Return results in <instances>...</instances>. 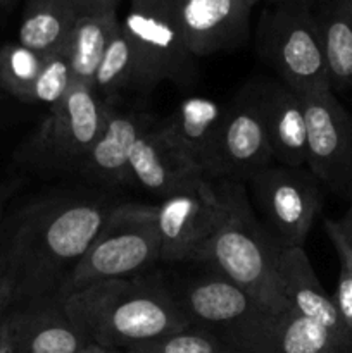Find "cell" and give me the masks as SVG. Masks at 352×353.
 <instances>
[{
	"instance_id": "836d02e7",
	"label": "cell",
	"mask_w": 352,
	"mask_h": 353,
	"mask_svg": "<svg viewBox=\"0 0 352 353\" xmlns=\"http://www.w3.org/2000/svg\"><path fill=\"white\" fill-rule=\"evenodd\" d=\"M10 309H12V302L7 299H0V319H2V317L6 316Z\"/></svg>"
},
{
	"instance_id": "d6986e66",
	"label": "cell",
	"mask_w": 352,
	"mask_h": 353,
	"mask_svg": "<svg viewBox=\"0 0 352 353\" xmlns=\"http://www.w3.org/2000/svg\"><path fill=\"white\" fill-rule=\"evenodd\" d=\"M278 281L283 296L295 312L328 331L345 350H352V338L335 307L333 296L324 292L304 247L280 252Z\"/></svg>"
},
{
	"instance_id": "e0dca14e",
	"label": "cell",
	"mask_w": 352,
	"mask_h": 353,
	"mask_svg": "<svg viewBox=\"0 0 352 353\" xmlns=\"http://www.w3.org/2000/svg\"><path fill=\"white\" fill-rule=\"evenodd\" d=\"M155 123L154 117L138 110L109 105L99 137L76 171L83 181L100 188L130 186V154L135 141Z\"/></svg>"
},
{
	"instance_id": "e575fe53",
	"label": "cell",
	"mask_w": 352,
	"mask_h": 353,
	"mask_svg": "<svg viewBox=\"0 0 352 353\" xmlns=\"http://www.w3.org/2000/svg\"><path fill=\"white\" fill-rule=\"evenodd\" d=\"M14 3H16V0H0V6L6 7V9H9V7H12Z\"/></svg>"
},
{
	"instance_id": "5bb4252c",
	"label": "cell",
	"mask_w": 352,
	"mask_h": 353,
	"mask_svg": "<svg viewBox=\"0 0 352 353\" xmlns=\"http://www.w3.org/2000/svg\"><path fill=\"white\" fill-rule=\"evenodd\" d=\"M245 88L262 121L275 164L304 168L307 130L300 95L278 78L252 79Z\"/></svg>"
},
{
	"instance_id": "30bf717a",
	"label": "cell",
	"mask_w": 352,
	"mask_h": 353,
	"mask_svg": "<svg viewBox=\"0 0 352 353\" xmlns=\"http://www.w3.org/2000/svg\"><path fill=\"white\" fill-rule=\"evenodd\" d=\"M306 114V168L324 190L352 205V116L335 92L300 95Z\"/></svg>"
},
{
	"instance_id": "2e32d148",
	"label": "cell",
	"mask_w": 352,
	"mask_h": 353,
	"mask_svg": "<svg viewBox=\"0 0 352 353\" xmlns=\"http://www.w3.org/2000/svg\"><path fill=\"white\" fill-rule=\"evenodd\" d=\"M128 165L130 186L162 200L206 178L202 169L169 140L157 121L135 141Z\"/></svg>"
},
{
	"instance_id": "8fae6325",
	"label": "cell",
	"mask_w": 352,
	"mask_h": 353,
	"mask_svg": "<svg viewBox=\"0 0 352 353\" xmlns=\"http://www.w3.org/2000/svg\"><path fill=\"white\" fill-rule=\"evenodd\" d=\"M275 164L262 121L248 90L242 88L226 103L223 124L206 169V178L245 183Z\"/></svg>"
},
{
	"instance_id": "5b68a950",
	"label": "cell",
	"mask_w": 352,
	"mask_h": 353,
	"mask_svg": "<svg viewBox=\"0 0 352 353\" xmlns=\"http://www.w3.org/2000/svg\"><path fill=\"white\" fill-rule=\"evenodd\" d=\"M161 261L154 205L119 202L99 236L66 278L59 296L107 279L145 274Z\"/></svg>"
},
{
	"instance_id": "f35d334b",
	"label": "cell",
	"mask_w": 352,
	"mask_h": 353,
	"mask_svg": "<svg viewBox=\"0 0 352 353\" xmlns=\"http://www.w3.org/2000/svg\"><path fill=\"white\" fill-rule=\"evenodd\" d=\"M351 353H352V352H351Z\"/></svg>"
},
{
	"instance_id": "52a82bcc",
	"label": "cell",
	"mask_w": 352,
	"mask_h": 353,
	"mask_svg": "<svg viewBox=\"0 0 352 353\" xmlns=\"http://www.w3.org/2000/svg\"><path fill=\"white\" fill-rule=\"evenodd\" d=\"M247 195L242 183L202 178L154 205L161 261L197 262L202 248L224 226Z\"/></svg>"
},
{
	"instance_id": "7c38bea8",
	"label": "cell",
	"mask_w": 352,
	"mask_h": 353,
	"mask_svg": "<svg viewBox=\"0 0 352 353\" xmlns=\"http://www.w3.org/2000/svg\"><path fill=\"white\" fill-rule=\"evenodd\" d=\"M169 288L190 326L209 330L221 338L262 310L248 293L209 265L199 274L169 283Z\"/></svg>"
},
{
	"instance_id": "3957f363",
	"label": "cell",
	"mask_w": 352,
	"mask_h": 353,
	"mask_svg": "<svg viewBox=\"0 0 352 353\" xmlns=\"http://www.w3.org/2000/svg\"><path fill=\"white\" fill-rule=\"evenodd\" d=\"M280 248L259 223L248 195L197 257L240 286L262 309L280 312L290 305L278 281Z\"/></svg>"
},
{
	"instance_id": "7402d4cb",
	"label": "cell",
	"mask_w": 352,
	"mask_h": 353,
	"mask_svg": "<svg viewBox=\"0 0 352 353\" xmlns=\"http://www.w3.org/2000/svg\"><path fill=\"white\" fill-rule=\"evenodd\" d=\"M316 19L331 92L352 90V0H326Z\"/></svg>"
},
{
	"instance_id": "f1b7e54d",
	"label": "cell",
	"mask_w": 352,
	"mask_h": 353,
	"mask_svg": "<svg viewBox=\"0 0 352 353\" xmlns=\"http://www.w3.org/2000/svg\"><path fill=\"white\" fill-rule=\"evenodd\" d=\"M121 0H72L78 16H107L116 12Z\"/></svg>"
},
{
	"instance_id": "603a6c76",
	"label": "cell",
	"mask_w": 352,
	"mask_h": 353,
	"mask_svg": "<svg viewBox=\"0 0 352 353\" xmlns=\"http://www.w3.org/2000/svg\"><path fill=\"white\" fill-rule=\"evenodd\" d=\"M119 21L117 12L107 16H78L64 45L72 85L92 88L97 69L106 54L110 37L119 26Z\"/></svg>"
},
{
	"instance_id": "4fadbf2b",
	"label": "cell",
	"mask_w": 352,
	"mask_h": 353,
	"mask_svg": "<svg viewBox=\"0 0 352 353\" xmlns=\"http://www.w3.org/2000/svg\"><path fill=\"white\" fill-rule=\"evenodd\" d=\"M242 353H351L328 331L286 307L259 310L252 319L223 338Z\"/></svg>"
},
{
	"instance_id": "d6a6232c",
	"label": "cell",
	"mask_w": 352,
	"mask_h": 353,
	"mask_svg": "<svg viewBox=\"0 0 352 353\" xmlns=\"http://www.w3.org/2000/svg\"><path fill=\"white\" fill-rule=\"evenodd\" d=\"M264 2H268V6H275V3H295V6H304L313 9L316 0H264Z\"/></svg>"
},
{
	"instance_id": "4dcf8cb0",
	"label": "cell",
	"mask_w": 352,
	"mask_h": 353,
	"mask_svg": "<svg viewBox=\"0 0 352 353\" xmlns=\"http://www.w3.org/2000/svg\"><path fill=\"white\" fill-rule=\"evenodd\" d=\"M16 188L17 183H0V224H2L3 219V207H6L7 200L10 199Z\"/></svg>"
},
{
	"instance_id": "8d00e7d4",
	"label": "cell",
	"mask_w": 352,
	"mask_h": 353,
	"mask_svg": "<svg viewBox=\"0 0 352 353\" xmlns=\"http://www.w3.org/2000/svg\"><path fill=\"white\" fill-rule=\"evenodd\" d=\"M351 217H352V212H351Z\"/></svg>"
},
{
	"instance_id": "f546056e",
	"label": "cell",
	"mask_w": 352,
	"mask_h": 353,
	"mask_svg": "<svg viewBox=\"0 0 352 353\" xmlns=\"http://www.w3.org/2000/svg\"><path fill=\"white\" fill-rule=\"evenodd\" d=\"M0 353H14L12 333H10V324L7 314L0 319Z\"/></svg>"
},
{
	"instance_id": "83f0119b",
	"label": "cell",
	"mask_w": 352,
	"mask_h": 353,
	"mask_svg": "<svg viewBox=\"0 0 352 353\" xmlns=\"http://www.w3.org/2000/svg\"><path fill=\"white\" fill-rule=\"evenodd\" d=\"M324 230H326L328 238L331 240V245H333L338 261H340L333 302L352 338V240L345 233L340 223L326 219L324 221Z\"/></svg>"
},
{
	"instance_id": "7a4b0ae2",
	"label": "cell",
	"mask_w": 352,
	"mask_h": 353,
	"mask_svg": "<svg viewBox=\"0 0 352 353\" xmlns=\"http://www.w3.org/2000/svg\"><path fill=\"white\" fill-rule=\"evenodd\" d=\"M61 302L90 343L121 352L190 326L169 283L148 272L93 283L62 296Z\"/></svg>"
},
{
	"instance_id": "ffe728a7",
	"label": "cell",
	"mask_w": 352,
	"mask_h": 353,
	"mask_svg": "<svg viewBox=\"0 0 352 353\" xmlns=\"http://www.w3.org/2000/svg\"><path fill=\"white\" fill-rule=\"evenodd\" d=\"M226 105L206 97H190L183 100L171 116L161 121V128L169 140L192 159L206 176Z\"/></svg>"
},
{
	"instance_id": "277c9868",
	"label": "cell",
	"mask_w": 352,
	"mask_h": 353,
	"mask_svg": "<svg viewBox=\"0 0 352 353\" xmlns=\"http://www.w3.org/2000/svg\"><path fill=\"white\" fill-rule=\"evenodd\" d=\"M259 59L297 95L331 90L321 31L313 9L295 3L268 6L255 33Z\"/></svg>"
},
{
	"instance_id": "1f68e13d",
	"label": "cell",
	"mask_w": 352,
	"mask_h": 353,
	"mask_svg": "<svg viewBox=\"0 0 352 353\" xmlns=\"http://www.w3.org/2000/svg\"><path fill=\"white\" fill-rule=\"evenodd\" d=\"M79 353H123V352L116 350V348L102 347V345H97V343H88Z\"/></svg>"
},
{
	"instance_id": "d590c367",
	"label": "cell",
	"mask_w": 352,
	"mask_h": 353,
	"mask_svg": "<svg viewBox=\"0 0 352 353\" xmlns=\"http://www.w3.org/2000/svg\"><path fill=\"white\" fill-rule=\"evenodd\" d=\"M245 2H247V3H251V6L254 7L255 3H259V2H261V0H245Z\"/></svg>"
},
{
	"instance_id": "9a60e30c",
	"label": "cell",
	"mask_w": 352,
	"mask_h": 353,
	"mask_svg": "<svg viewBox=\"0 0 352 353\" xmlns=\"http://www.w3.org/2000/svg\"><path fill=\"white\" fill-rule=\"evenodd\" d=\"M178 9L183 40L195 59L247 43L252 6L245 0H178Z\"/></svg>"
},
{
	"instance_id": "9c48e42d",
	"label": "cell",
	"mask_w": 352,
	"mask_h": 353,
	"mask_svg": "<svg viewBox=\"0 0 352 353\" xmlns=\"http://www.w3.org/2000/svg\"><path fill=\"white\" fill-rule=\"evenodd\" d=\"M121 28L137 55L141 93L164 81H192L195 57L183 40L178 0H130Z\"/></svg>"
},
{
	"instance_id": "cb8c5ba5",
	"label": "cell",
	"mask_w": 352,
	"mask_h": 353,
	"mask_svg": "<svg viewBox=\"0 0 352 353\" xmlns=\"http://www.w3.org/2000/svg\"><path fill=\"white\" fill-rule=\"evenodd\" d=\"M92 90L106 105H116V99L123 92L133 90L141 93L140 68L137 55L123 28H116L110 37L107 50L100 61L99 69L93 78Z\"/></svg>"
},
{
	"instance_id": "d4e9b609",
	"label": "cell",
	"mask_w": 352,
	"mask_h": 353,
	"mask_svg": "<svg viewBox=\"0 0 352 353\" xmlns=\"http://www.w3.org/2000/svg\"><path fill=\"white\" fill-rule=\"evenodd\" d=\"M45 55L23 47L19 41L0 47V88L26 103L43 65Z\"/></svg>"
},
{
	"instance_id": "74e56055",
	"label": "cell",
	"mask_w": 352,
	"mask_h": 353,
	"mask_svg": "<svg viewBox=\"0 0 352 353\" xmlns=\"http://www.w3.org/2000/svg\"><path fill=\"white\" fill-rule=\"evenodd\" d=\"M351 240H352V238H351Z\"/></svg>"
},
{
	"instance_id": "4316f807",
	"label": "cell",
	"mask_w": 352,
	"mask_h": 353,
	"mask_svg": "<svg viewBox=\"0 0 352 353\" xmlns=\"http://www.w3.org/2000/svg\"><path fill=\"white\" fill-rule=\"evenodd\" d=\"M71 86V68H69L68 57H66L64 48H62L54 54L45 55L40 74H38L33 88H31L26 103H40L47 109H52L68 95Z\"/></svg>"
},
{
	"instance_id": "484cf974",
	"label": "cell",
	"mask_w": 352,
	"mask_h": 353,
	"mask_svg": "<svg viewBox=\"0 0 352 353\" xmlns=\"http://www.w3.org/2000/svg\"><path fill=\"white\" fill-rule=\"evenodd\" d=\"M123 353H242L209 330L188 326L164 338L138 345Z\"/></svg>"
},
{
	"instance_id": "ac0fdd59",
	"label": "cell",
	"mask_w": 352,
	"mask_h": 353,
	"mask_svg": "<svg viewBox=\"0 0 352 353\" xmlns=\"http://www.w3.org/2000/svg\"><path fill=\"white\" fill-rule=\"evenodd\" d=\"M14 353H79L90 343L59 296L31 300L7 312Z\"/></svg>"
},
{
	"instance_id": "ba28073f",
	"label": "cell",
	"mask_w": 352,
	"mask_h": 353,
	"mask_svg": "<svg viewBox=\"0 0 352 353\" xmlns=\"http://www.w3.org/2000/svg\"><path fill=\"white\" fill-rule=\"evenodd\" d=\"M248 200L259 223L280 250L300 248L323 207L321 185L304 168L271 164L247 183Z\"/></svg>"
},
{
	"instance_id": "8992f818",
	"label": "cell",
	"mask_w": 352,
	"mask_h": 353,
	"mask_svg": "<svg viewBox=\"0 0 352 353\" xmlns=\"http://www.w3.org/2000/svg\"><path fill=\"white\" fill-rule=\"evenodd\" d=\"M107 110L109 105L90 86L72 85L16 148L14 161L33 171L76 174L102 130Z\"/></svg>"
},
{
	"instance_id": "6da1fadb",
	"label": "cell",
	"mask_w": 352,
	"mask_h": 353,
	"mask_svg": "<svg viewBox=\"0 0 352 353\" xmlns=\"http://www.w3.org/2000/svg\"><path fill=\"white\" fill-rule=\"evenodd\" d=\"M117 203L107 195L75 192L48 193L26 203L0 250L12 307L59 296Z\"/></svg>"
},
{
	"instance_id": "44dd1931",
	"label": "cell",
	"mask_w": 352,
	"mask_h": 353,
	"mask_svg": "<svg viewBox=\"0 0 352 353\" xmlns=\"http://www.w3.org/2000/svg\"><path fill=\"white\" fill-rule=\"evenodd\" d=\"M78 14L72 0H26L17 41L40 55L62 50Z\"/></svg>"
}]
</instances>
